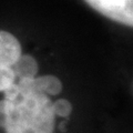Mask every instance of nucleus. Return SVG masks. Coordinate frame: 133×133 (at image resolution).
I'll return each mask as SVG.
<instances>
[{
	"mask_svg": "<svg viewBox=\"0 0 133 133\" xmlns=\"http://www.w3.org/2000/svg\"><path fill=\"white\" fill-rule=\"evenodd\" d=\"M0 118L6 133H53L56 114L49 95L32 91L14 101H0Z\"/></svg>",
	"mask_w": 133,
	"mask_h": 133,
	"instance_id": "nucleus-1",
	"label": "nucleus"
},
{
	"mask_svg": "<svg viewBox=\"0 0 133 133\" xmlns=\"http://www.w3.org/2000/svg\"><path fill=\"white\" fill-rule=\"evenodd\" d=\"M88 5L112 21L133 26V0H84Z\"/></svg>",
	"mask_w": 133,
	"mask_h": 133,
	"instance_id": "nucleus-2",
	"label": "nucleus"
},
{
	"mask_svg": "<svg viewBox=\"0 0 133 133\" xmlns=\"http://www.w3.org/2000/svg\"><path fill=\"white\" fill-rule=\"evenodd\" d=\"M22 55L21 44L12 33L0 30V66L11 68Z\"/></svg>",
	"mask_w": 133,
	"mask_h": 133,
	"instance_id": "nucleus-3",
	"label": "nucleus"
},
{
	"mask_svg": "<svg viewBox=\"0 0 133 133\" xmlns=\"http://www.w3.org/2000/svg\"><path fill=\"white\" fill-rule=\"evenodd\" d=\"M33 90L47 95H58L62 92V82L59 78L52 74H45L39 78H33Z\"/></svg>",
	"mask_w": 133,
	"mask_h": 133,
	"instance_id": "nucleus-4",
	"label": "nucleus"
},
{
	"mask_svg": "<svg viewBox=\"0 0 133 133\" xmlns=\"http://www.w3.org/2000/svg\"><path fill=\"white\" fill-rule=\"evenodd\" d=\"M11 68L14 70L16 77H18L19 79L35 78L39 71L38 62L30 55H21Z\"/></svg>",
	"mask_w": 133,
	"mask_h": 133,
	"instance_id": "nucleus-5",
	"label": "nucleus"
},
{
	"mask_svg": "<svg viewBox=\"0 0 133 133\" xmlns=\"http://www.w3.org/2000/svg\"><path fill=\"white\" fill-rule=\"evenodd\" d=\"M16 78L12 68L0 66V92H5L8 88H10L15 83Z\"/></svg>",
	"mask_w": 133,
	"mask_h": 133,
	"instance_id": "nucleus-6",
	"label": "nucleus"
},
{
	"mask_svg": "<svg viewBox=\"0 0 133 133\" xmlns=\"http://www.w3.org/2000/svg\"><path fill=\"white\" fill-rule=\"evenodd\" d=\"M52 108L56 116L60 118H68L72 112V104L66 99H58L57 101L52 102Z\"/></svg>",
	"mask_w": 133,
	"mask_h": 133,
	"instance_id": "nucleus-7",
	"label": "nucleus"
}]
</instances>
